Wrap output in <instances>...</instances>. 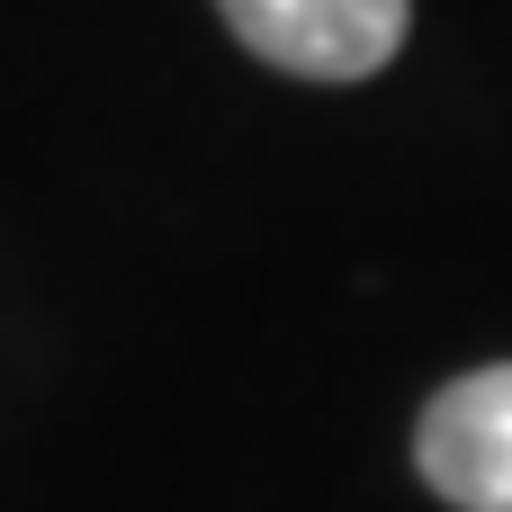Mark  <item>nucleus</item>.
I'll return each mask as SVG.
<instances>
[{"label":"nucleus","instance_id":"nucleus-1","mask_svg":"<svg viewBox=\"0 0 512 512\" xmlns=\"http://www.w3.org/2000/svg\"><path fill=\"white\" fill-rule=\"evenodd\" d=\"M225 27L297 81H369L405 45L414 0H216Z\"/></svg>","mask_w":512,"mask_h":512},{"label":"nucleus","instance_id":"nucleus-2","mask_svg":"<svg viewBox=\"0 0 512 512\" xmlns=\"http://www.w3.org/2000/svg\"><path fill=\"white\" fill-rule=\"evenodd\" d=\"M414 468L441 504L459 512H512V360L468 369L459 387H441L423 405L414 432Z\"/></svg>","mask_w":512,"mask_h":512}]
</instances>
